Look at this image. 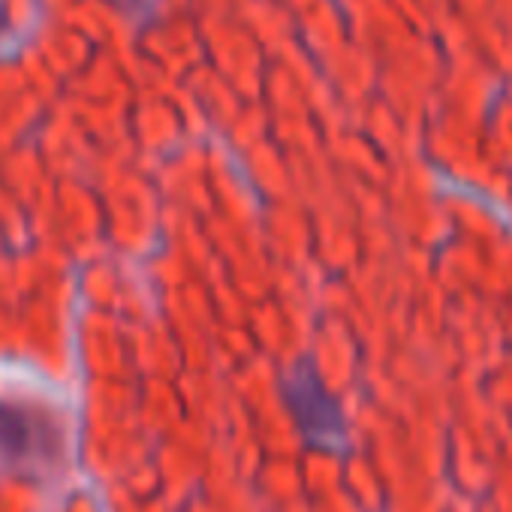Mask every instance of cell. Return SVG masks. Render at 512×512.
I'll list each match as a JSON object with an SVG mask.
<instances>
[{"mask_svg":"<svg viewBox=\"0 0 512 512\" xmlns=\"http://www.w3.org/2000/svg\"><path fill=\"white\" fill-rule=\"evenodd\" d=\"M0 25H4V13H0Z\"/></svg>","mask_w":512,"mask_h":512,"instance_id":"3","label":"cell"},{"mask_svg":"<svg viewBox=\"0 0 512 512\" xmlns=\"http://www.w3.org/2000/svg\"><path fill=\"white\" fill-rule=\"evenodd\" d=\"M287 404L293 410V419L302 431V437L323 452H341L347 443V425L341 404L335 395L323 386L317 371L311 365H296L284 386Z\"/></svg>","mask_w":512,"mask_h":512,"instance_id":"1","label":"cell"},{"mask_svg":"<svg viewBox=\"0 0 512 512\" xmlns=\"http://www.w3.org/2000/svg\"><path fill=\"white\" fill-rule=\"evenodd\" d=\"M58 428L37 401H0V458L16 464H37L58 458Z\"/></svg>","mask_w":512,"mask_h":512,"instance_id":"2","label":"cell"}]
</instances>
